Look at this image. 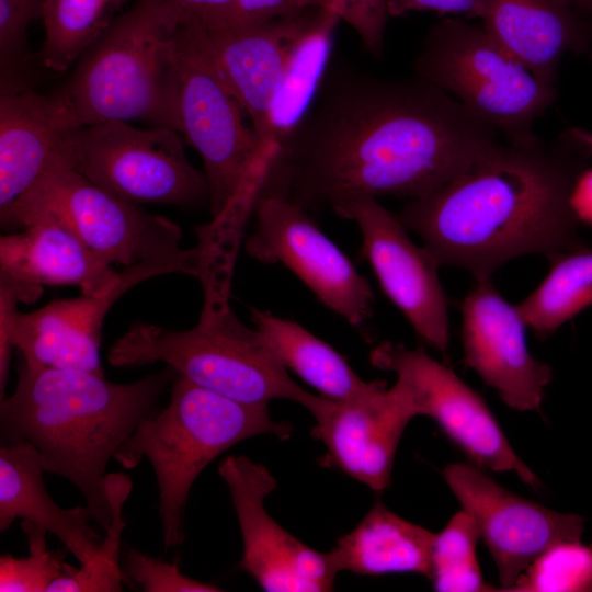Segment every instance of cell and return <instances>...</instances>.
I'll return each instance as SVG.
<instances>
[{"label": "cell", "instance_id": "cell-27", "mask_svg": "<svg viewBox=\"0 0 592 592\" xmlns=\"http://www.w3.org/2000/svg\"><path fill=\"white\" fill-rule=\"evenodd\" d=\"M129 0H44L45 39L37 54L42 66L65 72L112 24Z\"/></svg>", "mask_w": 592, "mask_h": 592}, {"label": "cell", "instance_id": "cell-34", "mask_svg": "<svg viewBox=\"0 0 592 592\" xmlns=\"http://www.w3.org/2000/svg\"><path fill=\"white\" fill-rule=\"evenodd\" d=\"M340 19L358 35L363 47L376 58L384 56L388 0H331Z\"/></svg>", "mask_w": 592, "mask_h": 592}, {"label": "cell", "instance_id": "cell-35", "mask_svg": "<svg viewBox=\"0 0 592 592\" xmlns=\"http://www.w3.org/2000/svg\"><path fill=\"white\" fill-rule=\"evenodd\" d=\"M180 26L217 27L235 22L238 0H158Z\"/></svg>", "mask_w": 592, "mask_h": 592}, {"label": "cell", "instance_id": "cell-36", "mask_svg": "<svg viewBox=\"0 0 592 592\" xmlns=\"http://www.w3.org/2000/svg\"><path fill=\"white\" fill-rule=\"evenodd\" d=\"M323 8L334 10L331 0H238L234 23H262Z\"/></svg>", "mask_w": 592, "mask_h": 592}, {"label": "cell", "instance_id": "cell-1", "mask_svg": "<svg viewBox=\"0 0 592 592\" xmlns=\"http://www.w3.org/2000/svg\"><path fill=\"white\" fill-rule=\"evenodd\" d=\"M500 136L418 76L388 79L335 68L280 132L255 197L283 198L311 214L360 198L423 197L496 147Z\"/></svg>", "mask_w": 592, "mask_h": 592}, {"label": "cell", "instance_id": "cell-21", "mask_svg": "<svg viewBox=\"0 0 592 592\" xmlns=\"http://www.w3.org/2000/svg\"><path fill=\"white\" fill-rule=\"evenodd\" d=\"M68 130L52 93L29 90L0 96V209L60 164V145Z\"/></svg>", "mask_w": 592, "mask_h": 592}, {"label": "cell", "instance_id": "cell-8", "mask_svg": "<svg viewBox=\"0 0 592 592\" xmlns=\"http://www.w3.org/2000/svg\"><path fill=\"white\" fill-rule=\"evenodd\" d=\"M413 68L512 143L538 137L534 125L557 95L555 84L537 78L483 25L462 18H446L429 31Z\"/></svg>", "mask_w": 592, "mask_h": 592}, {"label": "cell", "instance_id": "cell-3", "mask_svg": "<svg viewBox=\"0 0 592 592\" xmlns=\"http://www.w3.org/2000/svg\"><path fill=\"white\" fill-rule=\"evenodd\" d=\"M18 384L0 402L4 444L29 443L45 471L61 476L86 499L91 519L106 530L113 519L107 463L177 376L166 367L130 384L77 368L33 369L21 361Z\"/></svg>", "mask_w": 592, "mask_h": 592}, {"label": "cell", "instance_id": "cell-17", "mask_svg": "<svg viewBox=\"0 0 592 592\" xmlns=\"http://www.w3.org/2000/svg\"><path fill=\"white\" fill-rule=\"evenodd\" d=\"M332 212L356 223L362 235L360 255L371 265L383 292L422 341L446 354L448 304L433 258L411 241L408 229L377 198L350 201Z\"/></svg>", "mask_w": 592, "mask_h": 592}, {"label": "cell", "instance_id": "cell-25", "mask_svg": "<svg viewBox=\"0 0 592 592\" xmlns=\"http://www.w3.org/2000/svg\"><path fill=\"white\" fill-rule=\"evenodd\" d=\"M251 320L267 345L285 366L320 396L333 401L365 397L386 384L365 382L331 345L299 323L267 310L251 308Z\"/></svg>", "mask_w": 592, "mask_h": 592}, {"label": "cell", "instance_id": "cell-18", "mask_svg": "<svg viewBox=\"0 0 592 592\" xmlns=\"http://www.w3.org/2000/svg\"><path fill=\"white\" fill-rule=\"evenodd\" d=\"M460 309L465 364L510 408L540 411L553 369L530 353L527 325L516 306L501 296L491 277H482L474 280Z\"/></svg>", "mask_w": 592, "mask_h": 592}, {"label": "cell", "instance_id": "cell-7", "mask_svg": "<svg viewBox=\"0 0 592 592\" xmlns=\"http://www.w3.org/2000/svg\"><path fill=\"white\" fill-rule=\"evenodd\" d=\"M0 217L2 225L12 227L57 224L110 264L161 262L200 281L204 274L198 247L180 246L182 231L177 224L115 196L66 166L46 171L1 208Z\"/></svg>", "mask_w": 592, "mask_h": 592}, {"label": "cell", "instance_id": "cell-6", "mask_svg": "<svg viewBox=\"0 0 592 592\" xmlns=\"http://www.w3.org/2000/svg\"><path fill=\"white\" fill-rule=\"evenodd\" d=\"M116 367L161 362L193 384L246 405L275 399L305 407L317 421L332 400L299 386L260 332L242 323L229 306L201 314L187 330L136 321L110 348Z\"/></svg>", "mask_w": 592, "mask_h": 592}, {"label": "cell", "instance_id": "cell-4", "mask_svg": "<svg viewBox=\"0 0 592 592\" xmlns=\"http://www.w3.org/2000/svg\"><path fill=\"white\" fill-rule=\"evenodd\" d=\"M179 27L158 0H138L119 14L52 92L70 128L141 121L181 133Z\"/></svg>", "mask_w": 592, "mask_h": 592}, {"label": "cell", "instance_id": "cell-9", "mask_svg": "<svg viewBox=\"0 0 592 592\" xmlns=\"http://www.w3.org/2000/svg\"><path fill=\"white\" fill-rule=\"evenodd\" d=\"M181 134L201 155L213 219L231 207H252L272 151L249 125L191 27L175 38Z\"/></svg>", "mask_w": 592, "mask_h": 592}, {"label": "cell", "instance_id": "cell-20", "mask_svg": "<svg viewBox=\"0 0 592 592\" xmlns=\"http://www.w3.org/2000/svg\"><path fill=\"white\" fill-rule=\"evenodd\" d=\"M486 31L537 78L556 84L566 53H587L592 20L569 0H485Z\"/></svg>", "mask_w": 592, "mask_h": 592}, {"label": "cell", "instance_id": "cell-24", "mask_svg": "<svg viewBox=\"0 0 592 592\" xmlns=\"http://www.w3.org/2000/svg\"><path fill=\"white\" fill-rule=\"evenodd\" d=\"M435 533L375 502L356 527L329 551L335 569L364 576L419 573L430 577Z\"/></svg>", "mask_w": 592, "mask_h": 592}, {"label": "cell", "instance_id": "cell-19", "mask_svg": "<svg viewBox=\"0 0 592 592\" xmlns=\"http://www.w3.org/2000/svg\"><path fill=\"white\" fill-rule=\"evenodd\" d=\"M414 417L406 391L396 382L358 399L332 400L311 435L325 444L329 465L383 491L390 483L402 433Z\"/></svg>", "mask_w": 592, "mask_h": 592}, {"label": "cell", "instance_id": "cell-15", "mask_svg": "<svg viewBox=\"0 0 592 592\" xmlns=\"http://www.w3.org/2000/svg\"><path fill=\"white\" fill-rule=\"evenodd\" d=\"M218 474L226 482L242 537L239 568L267 592L332 591L338 570L320 553L282 527L264 508L277 486L262 464L243 455L224 458Z\"/></svg>", "mask_w": 592, "mask_h": 592}, {"label": "cell", "instance_id": "cell-30", "mask_svg": "<svg viewBox=\"0 0 592 592\" xmlns=\"http://www.w3.org/2000/svg\"><path fill=\"white\" fill-rule=\"evenodd\" d=\"M512 591L592 592V545L581 540L553 545L527 567Z\"/></svg>", "mask_w": 592, "mask_h": 592}, {"label": "cell", "instance_id": "cell-38", "mask_svg": "<svg viewBox=\"0 0 592 592\" xmlns=\"http://www.w3.org/2000/svg\"><path fill=\"white\" fill-rule=\"evenodd\" d=\"M573 205L581 218L583 214L592 219V172L581 177L573 194Z\"/></svg>", "mask_w": 592, "mask_h": 592}, {"label": "cell", "instance_id": "cell-12", "mask_svg": "<svg viewBox=\"0 0 592 592\" xmlns=\"http://www.w3.org/2000/svg\"><path fill=\"white\" fill-rule=\"evenodd\" d=\"M369 361L378 369L395 373L415 417L432 418L475 465L514 473L533 488L542 486L514 452L483 398L451 368L421 348L411 350L390 341L375 346Z\"/></svg>", "mask_w": 592, "mask_h": 592}, {"label": "cell", "instance_id": "cell-16", "mask_svg": "<svg viewBox=\"0 0 592 592\" xmlns=\"http://www.w3.org/2000/svg\"><path fill=\"white\" fill-rule=\"evenodd\" d=\"M443 476L494 560L500 591H512L527 567L553 545L581 540L583 516L521 498L475 464L447 465Z\"/></svg>", "mask_w": 592, "mask_h": 592}, {"label": "cell", "instance_id": "cell-32", "mask_svg": "<svg viewBox=\"0 0 592 592\" xmlns=\"http://www.w3.org/2000/svg\"><path fill=\"white\" fill-rule=\"evenodd\" d=\"M36 15L16 0H0V94L33 89L34 57L27 26Z\"/></svg>", "mask_w": 592, "mask_h": 592}, {"label": "cell", "instance_id": "cell-22", "mask_svg": "<svg viewBox=\"0 0 592 592\" xmlns=\"http://www.w3.org/2000/svg\"><path fill=\"white\" fill-rule=\"evenodd\" d=\"M45 469L38 452L29 443L4 444L0 448V531L15 519L36 523L57 536L82 565L98 551L101 537L88 523L86 506L62 509L44 483Z\"/></svg>", "mask_w": 592, "mask_h": 592}, {"label": "cell", "instance_id": "cell-40", "mask_svg": "<svg viewBox=\"0 0 592 592\" xmlns=\"http://www.w3.org/2000/svg\"><path fill=\"white\" fill-rule=\"evenodd\" d=\"M21 4L27 7L37 16H41V9L44 0H16Z\"/></svg>", "mask_w": 592, "mask_h": 592}, {"label": "cell", "instance_id": "cell-26", "mask_svg": "<svg viewBox=\"0 0 592 592\" xmlns=\"http://www.w3.org/2000/svg\"><path fill=\"white\" fill-rule=\"evenodd\" d=\"M548 259L546 277L516 305L527 327L540 339L592 304V249L563 251Z\"/></svg>", "mask_w": 592, "mask_h": 592}, {"label": "cell", "instance_id": "cell-2", "mask_svg": "<svg viewBox=\"0 0 592 592\" xmlns=\"http://www.w3.org/2000/svg\"><path fill=\"white\" fill-rule=\"evenodd\" d=\"M591 159L592 133L578 127L553 140L504 139L395 215L439 266L492 277L524 254L549 258L587 247L573 194Z\"/></svg>", "mask_w": 592, "mask_h": 592}, {"label": "cell", "instance_id": "cell-31", "mask_svg": "<svg viewBox=\"0 0 592 592\" xmlns=\"http://www.w3.org/2000/svg\"><path fill=\"white\" fill-rule=\"evenodd\" d=\"M22 528L27 538L30 554L21 558L1 555L0 591H47L49 584L67 573L71 566L64 562L65 551L47 550L46 528L27 520H23Z\"/></svg>", "mask_w": 592, "mask_h": 592}, {"label": "cell", "instance_id": "cell-39", "mask_svg": "<svg viewBox=\"0 0 592 592\" xmlns=\"http://www.w3.org/2000/svg\"><path fill=\"white\" fill-rule=\"evenodd\" d=\"M583 15L592 20V0H569Z\"/></svg>", "mask_w": 592, "mask_h": 592}, {"label": "cell", "instance_id": "cell-28", "mask_svg": "<svg viewBox=\"0 0 592 592\" xmlns=\"http://www.w3.org/2000/svg\"><path fill=\"white\" fill-rule=\"evenodd\" d=\"M133 488L130 478L124 473L106 476V491L113 512L111 525L94 554L80 568H73L54 580L46 592H118L123 591L124 574L119 563L121 537L125 528L122 516L123 504Z\"/></svg>", "mask_w": 592, "mask_h": 592}, {"label": "cell", "instance_id": "cell-13", "mask_svg": "<svg viewBox=\"0 0 592 592\" xmlns=\"http://www.w3.org/2000/svg\"><path fill=\"white\" fill-rule=\"evenodd\" d=\"M181 274L170 263L145 262L124 267L105 291L57 299L32 312L14 305L0 308V379L9 378L12 349L30 368H77L104 375L100 344L103 320L112 305L140 282L164 274Z\"/></svg>", "mask_w": 592, "mask_h": 592}, {"label": "cell", "instance_id": "cell-29", "mask_svg": "<svg viewBox=\"0 0 592 592\" xmlns=\"http://www.w3.org/2000/svg\"><path fill=\"white\" fill-rule=\"evenodd\" d=\"M480 538L473 517L457 512L443 531L435 534L429 579L440 592L498 591L482 577L476 554Z\"/></svg>", "mask_w": 592, "mask_h": 592}, {"label": "cell", "instance_id": "cell-14", "mask_svg": "<svg viewBox=\"0 0 592 592\" xmlns=\"http://www.w3.org/2000/svg\"><path fill=\"white\" fill-rule=\"evenodd\" d=\"M253 232L244 241L248 255L289 269L322 305L353 327L373 317L374 294L352 261L319 228L309 212L274 196H257Z\"/></svg>", "mask_w": 592, "mask_h": 592}, {"label": "cell", "instance_id": "cell-33", "mask_svg": "<svg viewBox=\"0 0 592 592\" xmlns=\"http://www.w3.org/2000/svg\"><path fill=\"white\" fill-rule=\"evenodd\" d=\"M124 581L145 592H217L218 587L184 576L179 561L167 562L135 548L122 553Z\"/></svg>", "mask_w": 592, "mask_h": 592}, {"label": "cell", "instance_id": "cell-37", "mask_svg": "<svg viewBox=\"0 0 592 592\" xmlns=\"http://www.w3.org/2000/svg\"><path fill=\"white\" fill-rule=\"evenodd\" d=\"M389 16H401L414 11H434L441 15L454 14L465 19H482L485 0H388Z\"/></svg>", "mask_w": 592, "mask_h": 592}, {"label": "cell", "instance_id": "cell-5", "mask_svg": "<svg viewBox=\"0 0 592 592\" xmlns=\"http://www.w3.org/2000/svg\"><path fill=\"white\" fill-rule=\"evenodd\" d=\"M292 432L291 424L271 418L269 406L241 403L177 374L168 405L143 420L113 458L127 469L144 458L151 464L168 549L184 542L189 494L210 462L247 439L273 434L285 440Z\"/></svg>", "mask_w": 592, "mask_h": 592}, {"label": "cell", "instance_id": "cell-23", "mask_svg": "<svg viewBox=\"0 0 592 592\" xmlns=\"http://www.w3.org/2000/svg\"><path fill=\"white\" fill-rule=\"evenodd\" d=\"M0 272L34 285H75L84 295L105 291L119 272L66 228L48 221L0 238Z\"/></svg>", "mask_w": 592, "mask_h": 592}, {"label": "cell", "instance_id": "cell-10", "mask_svg": "<svg viewBox=\"0 0 592 592\" xmlns=\"http://www.w3.org/2000/svg\"><path fill=\"white\" fill-rule=\"evenodd\" d=\"M60 164L129 203L195 206L209 201L204 172L186 159L179 132L110 121L65 133Z\"/></svg>", "mask_w": 592, "mask_h": 592}, {"label": "cell", "instance_id": "cell-11", "mask_svg": "<svg viewBox=\"0 0 592 592\" xmlns=\"http://www.w3.org/2000/svg\"><path fill=\"white\" fill-rule=\"evenodd\" d=\"M332 9H315L262 23L191 27L227 89L261 140L273 149L277 109L295 64L307 48L328 42L340 21Z\"/></svg>", "mask_w": 592, "mask_h": 592}]
</instances>
